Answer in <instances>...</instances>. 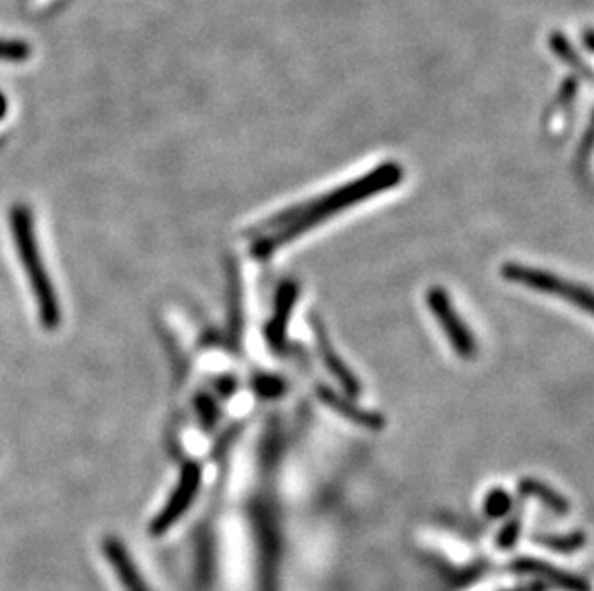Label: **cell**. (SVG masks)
I'll return each mask as SVG.
<instances>
[{"mask_svg":"<svg viewBox=\"0 0 594 591\" xmlns=\"http://www.w3.org/2000/svg\"><path fill=\"white\" fill-rule=\"evenodd\" d=\"M402 181V168L399 163H381L379 168L369 171L366 177L356 178L337 188L334 193L319 196L312 202L294 206L291 210L281 211L279 216L269 219L268 227H277V233L262 238L260 243L254 244L253 254L256 258H268L277 248L283 244L293 243L302 233L308 229L316 227L329 216L351 208L354 204L367 200L372 196L385 193L389 188L397 187Z\"/></svg>","mask_w":594,"mask_h":591,"instance_id":"obj_1","label":"cell"},{"mask_svg":"<svg viewBox=\"0 0 594 591\" xmlns=\"http://www.w3.org/2000/svg\"><path fill=\"white\" fill-rule=\"evenodd\" d=\"M10 229H12V238L16 246L17 260L22 263V269L29 281L33 300L39 311L43 327L54 331L62 321V308H60L54 284L50 281L49 271L45 268L43 251L35 235L32 210L24 204H16L10 210Z\"/></svg>","mask_w":594,"mask_h":591,"instance_id":"obj_2","label":"cell"},{"mask_svg":"<svg viewBox=\"0 0 594 591\" xmlns=\"http://www.w3.org/2000/svg\"><path fill=\"white\" fill-rule=\"evenodd\" d=\"M500 275L510 283L521 284V286H528L531 291L543 292V294H553V296H558V298L578 306L585 313H593V294L585 286L568 283L553 273H546L541 269L525 268L521 263H505L500 269Z\"/></svg>","mask_w":594,"mask_h":591,"instance_id":"obj_3","label":"cell"},{"mask_svg":"<svg viewBox=\"0 0 594 591\" xmlns=\"http://www.w3.org/2000/svg\"><path fill=\"white\" fill-rule=\"evenodd\" d=\"M201 480H203V470L201 465L195 461H187L181 469L180 482L175 490L171 492V497L166 503L155 520L150 522V534L163 535L170 530L178 520L187 513L191 503L195 502L196 494H198V488H201Z\"/></svg>","mask_w":594,"mask_h":591,"instance_id":"obj_4","label":"cell"},{"mask_svg":"<svg viewBox=\"0 0 594 591\" xmlns=\"http://www.w3.org/2000/svg\"><path fill=\"white\" fill-rule=\"evenodd\" d=\"M427 304L432 309L433 317L439 321L440 329L447 334L448 342L452 349L457 352L462 359H473L477 356V342L470 329L465 327L462 317L458 316L457 309L448 300L447 291L443 288H432L427 292Z\"/></svg>","mask_w":594,"mask_h":591,"instance_id":"obj_5","label":"cell"},{"mask_svg":"<svg viewBox=\"0 0 594 591\" xmlns=\"http://www.w3.org/2000/svg\"><path fill=\"white\" fill-rule=\"evenodd\" d=\"M312 329H314V336H316V344H318L319 356L324 359L327 371L334 374L335 381L341 384V389L347 392V396L359 397L360 392H362V390H360L362 386H360L359 379L352 373L351 367L344 364L341 356L337 354L334 344L329 342L326 327H324V323H322L316 316H312Z\"/></svg>","mask_w":594,"mask_h":591,"instance_id":"obj_6","label":"cell"},{"mask_svg":"<svg viewBox=\"0 0 594 591\" xmlns=\"http://www.w3.org/2000/svg\"><path fill=\"white\" fill-rule=\"evenodd\" d=\"M513 568L523 575H533L541 578L543 582L550 583L556 590L562 591H591L589 583L579 578V576L570 575L562 568L554 567L545 561L533 559V557H521L513 563Z\"/></svg>","mask_w":594,"mask_h":591,"instance_id":"obj_7","label":"cell"},{"mask_svg":"<svg viewBox=\"0 0 594 591\" xmlns=\"http://www.w3.org/2000/svg\"><path fill=\"white\" fill-rule=\"evenodd\" d=\"M318 396L327 407H331L334 411L344 417L347 421L354 422L359 427L369 430H381L385 427V419L383 415L374 414V411H367L362 409L359 405L352 402L349 396H341L339 392H335L334 389H327V386H319Z\"/></svg>","mask_w":594,"mask_h":591,"instance_id":"obj_8","label":"cell"},{"mask_svg":"<svg viewBox=\"0 0 594 591\" xmlns=\"http://www.w3.org/2000/svg\"><path fill=\"white\" fill-rule=\"evenodd\" d=\"M299 296V286L287 281V283L279 286L276 296V316L271 317V321L266 329V336H268L269 346H274L276 349H281L286 346L287 338V324L293 313L294 301Z\"/></svg>","mask_w":594,"mask_h":591,"instance_id":"obj_9","label":"cell"},{"mask_svg":"<svg viewBox=\"0 0 594 591\" xmlns=\"http://www.w3.org/2000/svg\"><path fill=\"white\" fill-rule=\"evenodd\" d=\"M102 547H105L110 565L114 567L116 575L122 580L125 591H150L147 582L143 580V576L138 575L137 565L133 563L130 553L123 547V543L118 538L110 535L102 543Z\"/></svg>","mask_w":594,"mask_h":591,"instance_id":"obj_10","label":"cell"},{"mask_svg":"<svg viewBox=\"0 0 594 591\" xmlns=\"http://www.w3.org/2000/svg\"><path fill=\"white\" fill-rule=\"evenodd\" d=\"M520 492L528 497H537L538 502L545 503L546 507L553 509L556 515L570 513L568 500L553 488L546 487L545 482H541L537 478H523L520 482Z\"/></svg>","mask_w":594,"mask_h":591,"instance_id":"obj_11","label":"cell"},{"mask_svg":"<svg viewBox=\"0 0 594 591\" xmlns=\"http://www.w3.org/2000/svg\"><path fill=\"white\" fill-rule=\"evenodd\" d=\"M585 540L583 532L570 535H537V543L550 547V550L560 551V553H573V551L581 550L585 545Z\"/></svg>","mask_w":594,"mask_h":591,"instance_id":"obj_12","label":"cell"},{"mask_svg":"<svg viewBox=\"0 0 594 591\" xmlns=\"http://www.w3.org/2000/svg\"><path fill=\"white\" fill-rule=\"evenodd\" d=\"M512 509V497L505 490H493L485 500V513L490 519H500Z\"/></svg>","mask_w":594,"mask_h":591,"instance_id":"obj_13","label":"cell"},{"mask_svg":"<svg viewBox=\"0 0 594 591\" xmlns=\"http://www.w3.org/2000/svg\"><path fill=\"white\" fill-rule=\"evenodd\" d=\"M521 534V519L510 520L506 527H502V530L498 532L497 535V545L500 550H512L513 545L518 543Z\"/></svg>","mask_w":594,"mask_h":591,"instance_id":"obj_14","label":"cell"},{"mask_svg":"<svg viewBox=\"0 0 594 591\" xmlns=\"http://www.w3.org/2000/svg\"><path fill=\"white\" fill-rule=\"evenodd\" d=\"M27 57H29V49L24 42L0 41V60L17 62V60H24Z\"/></svg>","mask_w":594,"mask_h":591,"instance_id":"obj_15","label":"cell"},{"mask_svg":"<svg viewBox=\"0 0 594 591\" xmlns=\"http://www.w3.org/2000/svg\"><path fill=\"white\" fill-rule=\"evenodd\" d=\"M513 591H533V590H513Z\"/></svg>","mask_w":594,"mask_h":591,"instance_id":"obj_16","label":"cell"}]
</instances>
